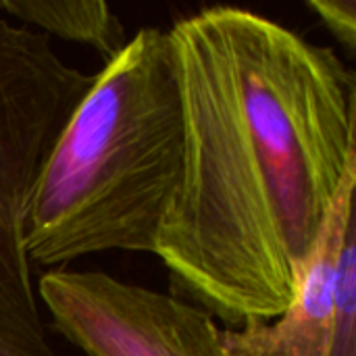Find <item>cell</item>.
<instances>
[{
	"label": "cell",
	"mask_w": 356,
	"mask_h": 356,
	"mask_svg": "<svg viewBox=\"0 0 356 356\" xmlns=\"http://www.w3.org/2000/svg\"><path fill=\"white\" fill-rule=\"evenodd\" d=\"M184 154L154 254L227 327L275 319L356 167V77L334 48L238 6L167 31Z\"/></svg>",
	"instance_id": "1"
},
{
	"label": "cell",
	"mask_w": 356,
	"mask_h": 356,
	"mask_svg": "<svg viewBox=\"0 0 356 356\" xmlns=\"http://www.w3.org/2000/svg\"><path fill=\"white\" fill-rule=\"evenodd\" d=\"M325 356H356V242L342 257L338 315Z\"/></svg>",
	"instance_id": "7"
},
{
	"label": "cell",
	"mask_w": 356,
	"mask_h": 356,
	"mask_svg": "<svg viewBox=\"0 0 356 356\" xmlns=\"http://www.w3.org/2000/svg\"><path fill=\"white\" fill-rule=\"evenodd\" d=\"M184 154L167 31L142 27L104 65L65 123L25 207L31 265L60 269L100 252H152Z\"/></svg>",
	"instance_id": "2"
},
{
	"label": "cell",
	"mask_w": 356,
	"mask_h": 356,
	"mask_svg": "<svg viewBox=\"0 0 356 356\" xmlns=\"http://www.w3.org/2000/svg\"><path fill=\"white\" fill-rule=\"evenodd\" d=\"M33 181L0 165V356H63L42 321L31 263L23 246Z\"/></svg>",
	"instance_id": "5"
},
{
	"label": "cell",
	"mask_w": 356,
	"mask_h": 356,
	"mask_svg": "<svg viewBox=\"0 0 356 356\" xmlns=\"http://www.w3.org/2000/svg\"><path fill=\"white\" fill-rule=\"evenodd\" d=\"M0 15L33 25L48 38L86 44L104 65L129 42L119 15L100 0H0Z\"/></svg>",
	"instance_id": "6"
},
{
	"label": "cell",
	"mask_w": 356,
	"mask_h": 356,
	"mask_svg": "<svg viewBox=\"0 0 356 356\" xmlns=\"http://www.w3.org/2000/svg\"><path fill=\"white\" fill-rule=\"evenodd\" d=\"M356 167H353L325 217L309 254L292 305L275 319H250L219 330L225 356H325L338 315L342 257L356 242Z\"/></svg>",
	"instance_id": "4"
},
{
	"label": "cell",
	"mask_w": 356,
	"mask_h": 356,
	"mask_svg": "<svg viewBox=\"0 0 356 356\" xmlns=\"http://www.w3.org/2000/svg\"><path fill=\"white\" fill-rule=\"evenodd\" d=\"M38 300L86 356H225L215 317L175 294L94 269H46Z\"/></svg>",
	"instance_id": "3"
},
{
	"label": "cell",
	"mask_w": 356,
	"mask_h": 356,
	"mask_svg": "<svg viewBox=\"0 0 356 356\" xmlns=\"http://www.w3.org/2000/svg\"><path fill=\"white\" fill-rule=\"evenodd\" d=\"M309 8L325 23V27L340 40L346 52L356 48V2L355 0H309Z\"/></svg>",
	"instance_id": "8"
}]
</instances>
